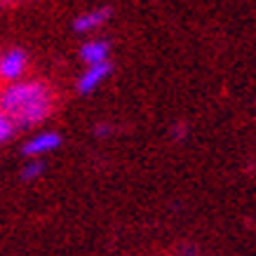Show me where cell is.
<instances>
[{
	"label": "cell",
	"instance_id": "obj_1",
	"mask_svg": "<svg viewBox=\"0 0 256 256\" xmlns=\"http://www.w3.org/2000/svg\"><path fill=\"white\" fill-rule=\"evenodd\" d=\"M0 108L12 118L16 127H31L42 122L52 110V94L38 80H14L0 94Z\"/></svg>",
	"mask_w": 256,
	"mask_h": 256
},
{
	"label": "cell",
	"instance_id": "obj_7",
	"mask_svg": "<svg viewBox=\"0 0 256 256\" xmlns=\"http://www.w3.org/2000/svg\"><path fill=\"white\" fill-rule=\"evenodd\" d=\"M14 127H16V124L12 122V118H10L5 110L0 108V144H2V141H8L10 136H12Z\"/></svg>",
	"mask_w": 256,
	"mask_h": 256
},
{
	"label": "cell",
	"instance_id": "obj_5",
	"mask_svg": "<svg viewBox=\"0 0 256 256\" xmlns=\"http://www.w3.org/2000/svg\"><path fill=\"white\" fill-rule=\"evenodd\" d=\"M110 16V10L108 8H99V10H92V12H85V14H80L76 22H73V28L78 33H90L94 28H99L104 24L108 22Z\"/></svg>",
	"mask_w": 256,
	"mask_h": 256
},
{
	"label": "cell",
	"instance_id": "obj_3",
	"mask_svg": "<svg viewBox=\"0 0 256 256\" xmlns=\"http://www.w3.org/2000/svg\"><path fill=\"white\" fill-rule=\"evenodd\" d=\"M26 70V54L22 50H10L0 56V76L5 80H19Z\"/></svg>",
	"mask_w": 256,
	"mask_h": 256
},
{
	"label": "cell",
	"instance_id": "obj_4",
	"mask_svg": "<svg viewBox=\"0 0 256 256\" xmlns=\"http://www.w3.org/2000/svg\"><path fill=\"white\" fill-rule=\"evenodd\" d=\"M62 146V136L54 132H42L38 134V136H33L28 144H26V148H24V153L31 158H38V156H45V153H50V150H56V148Z\"/></svg>",
	"mask_w": 256,
	"mask_h": 256
},
{
	"label": "cell",
	"instance_id": "obj_8",
	"mask_svg": "<svg viewBox=\"0 0 256 256\" xmlns=\"http://www.w3.org/2000/svg\"><path fill=\"white\" fill-rule=\"evenodd\" d=\"M40 174H42V162H40V160H31V162L24 167L22 178L24 181H33V178H38Z\"/></svg>",
	"mask_w": 256,
	"mask_h": 256
},
{
	"label": "cell",
	"instance_id": "obj_6",
	"mask_svg": "<svg viewBox=\"0 0 256 256\" xmlns=\"http://www.w3.org/2000/svg\"><path fill=\"white\" fill-rule=\"evenodd\" d=\"M108 42L106 40H87L85 45L80 47V56L82 62L90 66V64H101L108 62Z\"/></svg>",
	"mask_w": 256,
	"mask_h": 256
},
{
	"label": "cell",
	"instance_id": "obj_2",
	"mask_svg": "<svg viewBox=\"0 0 256 256\" xmlns=\"http://www.w3.org/2000/svg\"><path fill=\"white\" fill-rule=\"evenodd\" d=\"M110 76V64L108 62H101V64H90L87 70L80 76L78 80V90L80 94H92L96 87L104 82V80Z\"/></svg>",
	"mask_w": 256,
	"mask_h": 256
}]
</instances>
